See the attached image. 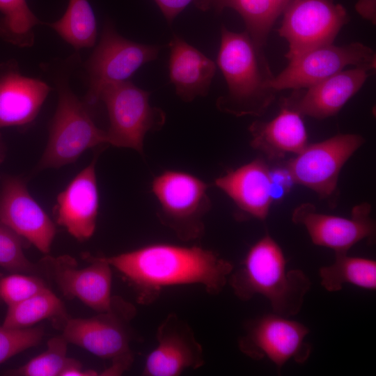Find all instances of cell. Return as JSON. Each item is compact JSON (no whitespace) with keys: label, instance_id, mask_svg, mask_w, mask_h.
Returning a JSON list of instances; mask_svg holds the SVG:
<instances>
[{"label":"cell","instance_id":"d6a6232c","mask_svg":"<svg viewBox=\"0 0 376 376\" xmlns=\"http://www.w3.org/2000/svg\"><path fill=\"white\" fill-rule=\"evenodd\" d=\"M166 20L171 24L174 19L190 3L195 5L200 0H154Z\"/></svg>","mask_w":376,"mask_h":376},{"label":"cell","instance_id":"1f68e13d","mask_svg":"<svg viewBox=\"0 0 376 376\" xmlns=\"http://www.w3.org/2000/svg\"><path fill=\"white\" fill-rule=\"evenodd\" d=\"M269 179L272 201L282 199L295 183L286 166L269 170Z\"/></svg>","mask_w":376,"mask_h":376},{"label":"cell","instance_id":"7c38bea8","mask_svg":"<svg viewBox=\"0 0 376 376\" xmlns=\"http://www.w3.org/2000/svg\"><path fill=\"white\" fill-rule=\"evenodd\" d=\"M348 65L376 68V54L359 42L342 46L334 44L311 50L289 61L274 76L271 85L277 92L308 88L338 72Z\"/></svg>","mask_w":376,"mask_h":376},{"label":"cell","instance_id":"d4e9b609","mask_svg":"<svg viewBox=\"0 0 376 376\" xmlns=\"http://www.w3.org/2000/svg\"><path fill=\"white\" fill-rule=\"evenodd\" d=\"M321 285L329 292L339 291L344 284L361 288L376 289V262L373 260L335 254L334 262L319 269Z\"/></svg>","mask_w":376,"mask_h":376},{"label":"cell","instance_id":"6da1fadb","mask_svg":"<svg viewBox=\"0 0 376 376\" xmlns=\"http://www.w3.org/2000/svg\"><path fill=\"white\" fill-rule=\"evenodd\" d=\"M134 289L137 301L150 304L168 287L199 285L210 295L219 294L233 265L215 251L200 246L158 243L104 256Z\"/></svg>","mask_w":376,"mask_h":376},{"label":"cell","instance_id":"9a60e30c","mask_svg":"<svg viewBox=\"0 0 376 376\" xmlns=\"http://www.w3.org/2000/svg\"><path fill=\"white\" fill-rule=\"evenodd\" d=\"M0 222L40 251L49 252L56 232L55 225L19 178L0 176Z\"/></svg>","mask_w":376,"mask_h":376},{"label":"cell","instance_id":"e575fe53","mask_svg":"<svg viewBox=\"0 0 376 376\" xmlns=\"http://www.w3.org/2000/svg\"><path fill=\"white\" fill-rule=\"evenodd\" d=\"M4 156H5V148L2 143V140H1V134H0V162L3 161Z\"/></svg>","mask_w":376,"mask_h":376},{"label":"cell","instance_id":"e0dca14e","mask_svg":"<svg viewBox=\"0 0 376 376\" xmlns=\"http://www.w3.org/2000/svg\"><path fill=\"white\" fill-rule=\"evenodd\" d=\"M375 70L368 67L343 70L308 88L294 90L283 100L301 116L325 119L336 115Z\"/></svg>","mask_w":376,"mask_h":376},{"label":"cell","instance_id":"4fadbf2b","mask_svg":"<svg viewBox=\"0 0 376 376\" xmlns=\"http://www.w3.org/2000/svg\"><path fill=\"white\" fill-rule=\"evenodd\" d=\"M363 142L359 134H338L307 145L285 166L295 183L328 198L335 193L342 167Z\"/></svg>","mask_w":376,"mask_h":376},{"label":"cell","instance_id":"7a4b0ae2","mask_svg":"<svg viewBox=\"0 0 376 376\" xmlns=\"http://www.w3.org/2000/svg\"><path fill=\"white\" fill-rule=\"evenodd\" d=\"M217 64L226 84V94L217 100V108L235 116H260L276 99L271 83L274 77L263 48L246 31L233 32L221 27Z\"/></svg>","mask_w":376,"mask_h":376},{"label":"cell","instance_id":"2e32d148","mask_svg":"<svg viewBox=\"0 0 376 376\" xmlns=\"http://www.w3.org/2000/svg\"><path fill=\"white\" fill-rule=\"evenodd\" d=\"M157 345L146 357L143 375L178 376L205 363L203 350L191 327L175 313H169L156 331Z\"/></svg>","mask_w":376,"mask_h":376},{"label":"cell","instance_id":"484cf974","mask_svg":"<svg viewBox=\"0 0 376 376\" xmlns=\"http://www.w3.org/2000/svg\"><path fill=\"white\" fill-rule=\"evenodd\" d=\"M96 25L95 14L88 0H69L63 16L49 24L76 49L91 47L95 45Z\"/></svg>","mask_w":376,"mask_h":376},{"label":"cell","instance_id":"603a6c76","mask_svg":"<svg viewBox=\"0 0 376 376\" xmlns=\"http://www.w3.org/2000/svg\"><path fill=\"white\" fill-rule=\"evenodd\" d=\"M292 0H200L196 6L203 11L219 14L226 8L235 10L242 18L245 31L258 46L264 48L277 18Z\"/></svg>","mask_w":376,"mask_h":376},{"label":"cell","instance_id":"ac0fdd59","mask_svg":"<svg viewBox=\"0 0 376 376\" xmlns=\"http://www.w3.org/2000/svg\"><path fill=\"white\" fill-rule=\"evenodd\" d=\"M95 163V157L58 195L54 210L56 223L80 242L89 239L96 226L99 196Z\"/></svg>","mask_w":376,"mask_h":376},{"label":"cell","instance_id":"d6986e66","mask_svg":"<svg viewBox=\"0 0 376 376\" xmlns=\"http://www.w3.org/2000/svg\"><path fill=\"white\" fill-rule=\"evenodd\" d=\"M50 91L49 86L38 79L20 74L13 63L0 68V129L21 127L37 116Z\"/></svg>","mask_w":376,"mask_h":376},{"label":"cell","instance_id":"f546056e","mask_svg":"<svg viewBox=\"0 0 376 376\" xmlns=\"http://www.w3.org/2000/svg\"><path fill=\"white\" fill-rule=\"evenodd\" d=\"M38 274L0 273V304L7 306L18 303L47 288Z\"/></svg>","mask_w":376,"mask_h":376},{"label":"cell","instance_id":"5bb4252c","mask_svg":"<svg viewBox=\"0 0 376 376\" xmlns=\"http://www.w3.org/2000/svg\"><path fill=\"white\" fill-rule=\"evenodd\" d=\"M370 211V205L363 203L352 208L350 218H345L318 212L312 204L304 203L294 210L292 219L306 228L314 244L329 248L335 254L347 253L364 239L373 242L376 229Z\"/></svg>","mask_w":376,"mask_h":376},{"label":"cell","instance_id":"30bf717a","mask_svg":"<svg viewBox=\"0 0 376 376\" xmlns=\"http://www.w3.org/2000/svg\"><path fill=\"white\" fill-rule=\"evenodd\" d=\"M159 50V46L122 37L107 22L98 45L86 63L89 78L86 102H97L99 93L105 86L127 81L141 65L156 59Z\"/></svg>","mask_w":376,"mask_h":376},{"label":"cell","instance_id":"5b68a950","mask_svg":"<svg viewBox=\"0 0 376 376\" xmlns=\"http://www.w3.org/2000/svg\"><path fill=\"white\" fill-rule=\"evenodd\" d=\"M207 185L180 171H165L152 182V191L159 204L157 217L182 241L201 238L204 217L211 207Z\"/></svg>","mask_w":376,"mask_h":376},{"label":"cell","instance_id":"7402d4cb","mask_svg":"<svg viewBox=\"0 0 376 376\" xmlns=\"http://www.w3.org/2000/svg\"><path fill=\"white\" fill-rule=\"evenodd\" d=\"M249 130L252 136L251 146L272 159L288 153L296 155L308 145L301 116L283 100L275 118L267 122L256 120Z\"/></svg>","mask_w":376,"mask_h":376},{"label":"cell","instance_id":"52a82bcc","mask_svg":"<svg viewBox=\"0 0 376 376\" xmlns=\"http://www.w3.org/2000/svg\"><path fill=\"white\" fill-rule=\"evenodd\" d=\"M105 143H108L107 132L96 126L86 104L62 85L39 168H58L72 163L85 150Z\"/></svg>","mask_w":376,"mask_h":376},{"label":"cell","instance_id":"cb8c5ba5","mask_svg":"<svg viewBox=\"0 0 376 376\" xmlns=\"http://www.w3.org/2000/svg\"><path fill=\"white\" fill-rule=\"evenodd\" d=\"M7 307L2 325L10 328L30 327L49 320L61 329L70 318L63 301L48 287Z\"/></svg>","mask_w":376,"mask_h":376},{"label":"cell","instance_id":"44dd1931","mask_svg":"<svg viewBox=\"0 0 376 376\" xmlns=\"http://www.w3.org/2000/svg\"><path fill=\"white\" fill-rule=\"evenodd\" d=\"M169 47V77L176 94L185 102L205 96L216 72V63L178 35L173 36Z\"/></svg>","mask_w":376,"mask_h":376},{"label":"cell","instance_id":"4dcf8cb0","mask_svg":"<svg viewBox=\"0 0 376 376\" xmlns=\"http://www.w3.org/2000/svg\"><path fill=\"white\" fill-rule=\"evenodd\" d=\"M44 336L40 327L10 328L0 326V364L15 355L38 345Z\"/></svg>","mask_w":376,"mask_h":376},{"label":"cell","instance_id":"3957f363","mask_svg":"<svg viewBox=\"0 0 376 376\" xmlns=\"http://www.w3.org/2000/svg\"><path fill=\"white\" fill-rule=\"evenodd\" d=\"M286 263L280 246L266 235L249 249L228 283L240 299L262 295L273 313L290 318L300 311L311 283L301 269L288 270Z\"/></svg>","mask_w":376,"mask_h":376},{"label":"cell","instance_id":"8992f818","mask_svg":"<svg viewBox=\"0 0 376 376\" xmlns=\"http://www.w3.org/2000/svg\"><path fill=\"white\" fill-rule=\"evenodd\" d=\"M150 94L127 80L101 89L97 101L102 100L107 109L109 144L143 152L146 133L160 130L166 120L164 112L150 104Z\"/></svg>","mask_w":376,"mask_h":376},{"label":"cell","instance_id":"f1b7e54d","mask_svg":"<svg viewBox=\"0 0 376 376\" xmlns=\"http://www.w3.org/2000/svg\"><path fill=\"white\" fill-rule=\"evenodd\" d=\"M24 240L10 227L0 222V266L9 272L39 275L38 265L31 263L24 253Z\"/></svg>","mask_w":376,"mask_h":376},{"label":"cell","instance_id":"ffe728a7","mask_svg":"<svg viewBox=\"0 0 376 376\" xmlns=\"http://www.w3.org/2000/svg\"><path fill=\"white\" fill-rule=\"evenodd\" d=\"M217 187L230 197L245 216L265 220L272 201L269 169L255 159L227 172L214 181Z\"/></svg>","mask_w":376,"mask_h":376},{"label":"cell","instance_id":"ba28073f","mask_svg":"<svg viewBox=\"0 0 376 376\" xmlns=\"http://www.w3.org/2000/svg\"><path fill=\"white\" fill-rule=\"evenodd\" d=\"M276 30L288 43L285 57L292 61L314 49L334 43L350 21L347 10L333 0H292Z\"/></svg>","mask_w":376,"mask_h":376},{"label":"cell","instance_id":"277c9868","mask_svg":"<svg viewBox=\"0 0 376 376\" xmlns=\"http://www.w3.org/2000/svg\"><path fill=\"white\" fill-rule=\"evenodd\" d=\"M135 315L132 304L113 296L111 306L106 311L88 318H69L61 328L62 335L68 343L111 361L101 375H120L133 361L130 322Z\"/></svg>","mask_w":376,"mask_h":376},{"label":"cell","instance_id":"4316f807","mask_svg":"<svg viewBox=\"0 0 376 376\" xmlns=\"http://www.w3.org/2000/svg\"><path fill=\"white\" fill-rule=\"evenodd\" d=\"M0 37L20 47L33 42V29L42 24L26 0H0Z\"/></svg>","mask_w":376,"mask_h":376},{"label":"cell","instance_id":"83f0119b","mask_svg":"<svg viewBox=\"0 0 376 376\" xmlns=\"http://www.w3.org/2000/svg\"><path fill=\"white\" fill-rule=\"evenodd\" d=\"M67 340L61 334L50 338L47 350L24 365L3 372L8 376H61L70 366L77 361L67 356Z\"/></svg>","mask_w":376,"mask_h":376},{"label":"cell","instance_id":"836d02e7","mask_svg":"<svg viewBox=\"0 0 376 376\" xmlns=\"http://www.w3.org/2000/svg\"><path fill=\"white\" fill-rule=\"evenodd\" d=\"M355 10L366 20L376 24V0H358Z\"/></svg>","mask_w":376,"mask_h":376},{"label":"cell","instance_id":"9c48e42d","mask_svg":"<svg viewBox=\"0 0 376 376\" xmlns=\"http://www.w3.org/2000/svg\"><path fill=\"white\" fill-rule=\"evenodd\" d=\"M308 333L301 322L273 313L249 321L238 346L251 359H267L279 370L289 360L298 363L307 361L312 351L305 341Z\"/></svg>","mask_w":376,"mask_h":376},{"label":"cell","instance_id":"8fae6325","mask_svg":"<svg viewBox=\"0 0 376 376\" xmlns=\"http://www.w3.org/2000/svg\"><path fill=\"white\" fill-rule=\"evenodd\" d=\"M89 265L79 268L70 256H47L38 263L40 274L52 279L68 299L77 298L97 312L109 310L112 304V272L104 256H84Z\"/></svg>","mask_w":376,"mask_h":376}]
</instances>
